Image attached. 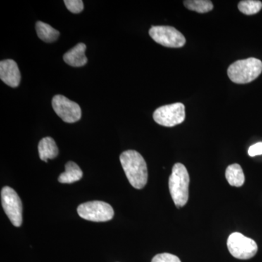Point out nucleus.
Instances as JSON below:
<instances>
[{"label": "nucleus", "instance_id": "9d476101", "mask_svg": "<svg viewBox=\"0 0 262 262\" xmlns=\"http://www.w3.org/2000/svg\"><path fill=\"white\" fill-rule=\"evenodd\" d=\"M0 78L10 87H18L20 82V72L16 62L11 59L0 62Z\"/></svg>", "mask_w": 262, "mask_h": 262}, {"label": "nucleus", "instance_id": "1a4fd4ad", "mask_svg": "<svg viewBox=\"0 0 262 262\" xmlns=\"http://www.w3.org/2000/svg\"><path fill=\"white\" fill-rule=\"evenodd\" d=\"M52 106L58 116L68 123L79 121L82 116L79 104L62 95H56L53 98Z\"/></svg>", "mask_w": 262, "mask_h": 262}, {"label": "nucleus", "instance_id": "423d86ee", "mask_svg": "<svg viewBox=\"0 0 262 262\" xmlns=\"http://www.w3.org/2000/svg\"><path fill=\"white\" fill-rule=\"evenodd\" d=\"M185 106L182 103L160 106L155 110L153 118L157 123L165 127H174L185 120Z\"/></svg>", "mask_w": 262, "mask_h": 262}, {"label": "nucleus", "instance_id": "f03ea898", "mask_svg": "<svg viewBox=\"0 0 262 262\" xmlns=\"http://www.w3.org/2000/svg\"><path fill=\"white\" fill-rule=\"evenodd\" d=\"M189 182L190 179L186 167L182 163H176L169 177L168 187L172 199L178 208L187 204Z\"/></svg>", "mask_w": 262, "mask_h": 262}, {"label": "nucleus", "instance_id": "39448f33", "mask_svg": "<svg viewBox=\"0 0 262 262\" xmlns=\"http://www.w3.org/2000/svg\"><path fill=\"white\" fill-rule=\"evenodd\" d=\"M81 218L95 222H105L113 220L115 212L113 207L103 201H91L82 203L77 208Z\"/></svg>", "mask_w": 262, "mask_h": 262}, {"label": "nucleus", "instance_id": "dca6fc26", "mask_svg": "<svg viewBox=\"0 0 262 262\" xmlns=\"http://www.w3.org/2000/svg\"><path fill=\"white\" fill-rule=\"evenodd\" d=\"M184 6L188 10L199 13H206L213 9V3L210 0H186Z\"/></svg>", "mask_w": 262, "mask_h": 262}, {"label": "nucleus", "instance_id": "7ed1b4c3", "mask_svg": "<svg viewBox=\"0 0 262 262\" xmlns=\"http://www.w3.org/2000/svg\"><path fill=\"white\" fill-rule=\"evenodd\" d=\"M262 62L256 58L239 60L229 66L227 75L231 81L237 84L252 82L261 75Z\"/></svg>", "mask_w": 262, "mask_h": 262}, {"label": "nucleus", "instance_id": "f3484780", "mask_svg": "<svg viewBox=\"0 0 262 262\" xmlns=\"http://www.w3.org/2000/svg\"><path fill=\"white\" fill-rule=\"evenodd\" d=\"M262 8V3L258 0H244L238 4V9L245 15H254L258 13Z\"/></svg>", "mask_w": 262, "mask_h": 262}, {"label": "nucleus", "instance_id": "2eb2a0df", "mask_svg": "<svg viewBox=\"0 0 262 262\" xmlns=\"http://www.w3.org/2000/svg\"><path fill=\"white\" fill-rule=\"evenodd\" d=\"M36 31L39 39L47 43L55 42L60 35L58 30L42 21H37L36 23Z\"/></svg>", "mask_w": 262, "mask_h": 262}, {"label": "nucleus", "instance_id": "aec40b11", "mask_svg": "<svg viewBox=\"0 0 262 262\" xmlns=\"http://www.w3.org/2000/svg\"><path fill=\"white\" fill-rule=\"evenodd\" d=\"M248 152L249 156L251 157L262 155V142L256 143V144L250 146Z\"/></svg>", "mask_w": 262, "mask_h": 262}, {"label": "nucleus", "instance_id": "ddd939ff", "mask_svg": "<svg viewBox=\"0 0 262 262\" xmlns=\"http://www.w3.org/2000/svg\"><path fill=\"white\" fill-rule=\"evenodd\" d=\"M82 170L74 162H68L65 165V171L58 177V182L61 184H72L82 179Z\"/></svg>", "mask_w": 262, "mask_h": 262}, {"label": "nucleus", "instance_id": "f257e3e1", "mask_svg": "<svg viewBox=\"0 0 262 262\" xmlns=\"http://www.w3.org/2000/svg\"><path fill=\"white\" fill-rule=\"evenodd\" d=\"M120 163L132 187L141 189L148 181L147 165L140 153L135 150L123 151L120 157Z\"/></svg>", "mask_w": 262, "mask_h": 262}, {"label": "nucleus", "instance_id": "f8f14e48", "mask_svg": "<svg viewBox=\"0 0 262 262\" xmlns=\"http://www.w3.org/2000/svg\"><path fill=\"white\" fill-rule=\"evenodd\" d=\"M39 158L42 161L48 163V159H54L58 155V146L56 141L51 137L43 138L38 145Z\"/></svg>", "mask_w": 262, "mask_h": 262}, {"label": "nucleus", "instance_id": "6e6552de", "mask_svg": "<svg viewBox=\"0 0 262 262\" xmlns=\"http://www.w3.org/2000/svg\"><path fill=\"white\" fill-rule=\"evenodd\" d=\"M2 205L8 218L15 227L22 224V203L14 189L5 187L1 191Z\"/></svg>", "mask_w": 262, "mask_h": 262}, {"label": "nucleus", "instance_id": "a211bd4d", "mask_svg": "<svg viewBox=\"0 0 262 262\" xmlns=\"http://www.w3.org/2000/svg\"><path fill=\"white\" fill-rule=\"evenodd\" d=\"M64 4L67 9L75 14L81 13L84 9L83 2L82 0H65Z\"/></svg>", "mask_w": 262, "mask_h": 262}, {"label": "nucleus", "instance_id": "6ab92c4d", "mask_svg": "<svg viewBox=\"0 0 262 262\" xmlns=\"http://www.w3.org/2000/svg\"><path fill=\"white\" fill-rule=\"evenodd\" d=\"M151 262H182L178 256L170 253H164L156 255Z\"/></svg>", "mask_w": 262, "mask_h": 262}, {"label": "nucleus", "instance_id": "0eeeda50", "mask_svg": "<svg viewBox=\"0 0 262 262\" xmlns=\"http://www.w3.org/2000/svg\"><path fill=\"white\" fill-rule=\"evenodd\" d=\"M149 34L155 42L167 48H182L186 39L182 33L173 27L155 26L150 29Z\"/></svg>", "mask_w": 262, "mask_h": 262}, {"label": "nucleus", "instance_id": "4468645a", "mask_svg": "<svg viewBox=\"0 0 262 262\" xmlns=\"http://www.w3.org/2000/svg\"><path fill=\"white\" fill-rule=\"evenodd\" d=\"M226 179L229 185L239 187L244 185L245 176L244 170L239 164L234 163L229 165L226 170Z\"/></svg>", "mask_w": 262, "mask_h": 262}, {"label": "nucleus", "instance_id": "9b49d317", "mask_svg": "<svg viewBox=\"0 0 262 262\" xmlns=\"http://www.w3.org/2000/svg\"><path fill=\"white\" fill-rule=\"evenodd\" d=\"M85 50L86 46L84 43H78L75 47L65 53L63 61L73 67H83L88 62Z\"/></svg>", "mask_w": 262, "mask_h": 262}, {"label": "nucleus", "instance_id": "20e7f679", "mask_svg": "<svg viewBox=\"0 0 262 262\" xmlns=\"http://www.w3.org/2000/svg\"><path fill=\"white\" fill-rule=\"evenodd\" d=\"M227 248L232 256L242 260L253 258L258 251L256 243L239 232H234L229 236Z\"/></svg>", "mask_w": 262, "mask_h": 262}]
</instances>
